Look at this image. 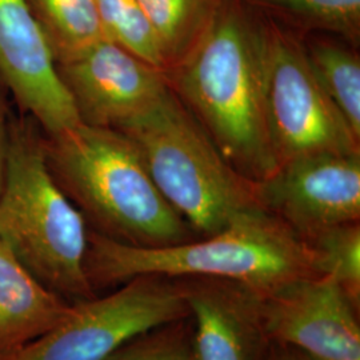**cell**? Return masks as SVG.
I'll return each mask as SVG.
<instances>
[{
  "label": "cell",
  "instance_id": "1",
  "mask_svg": "<svg viewBox=\"0 0 360 360\" xmlns=\"http://www.w3.org/2000/svg\"><path fill=\"white\" fill-rule=\"evenodd\" d=\"M267 23L239 0H221L202 38L167 72L169 87L251 181L278 169L266 120Z\"/></svg>",
  "mask_w": 360,
  "mask_h": 360
},
{
  "label": "cell",
  "instance_id": "2",
  "mask_svg": "<svg viewBox=\"0 0 360 360\" xmlns=\"http://www.w3.org/2000/svg\"><path fill=\"white\" fill-rule=\"evenodd\" d=\"M86 274L95 294L141 275H163L226 279L263 295L322 275L314 248L259 205L215 235L166 247L123 245L89 230Z\"/></svg>",
  "mask_w": 360,
  "mask_h": 360
},
{
  "label": "cell",
  "instance_id": "3",
  "mask_svg": "<svg viewBox=\"0 0 360 360\" xmlns=\"http://www.w3.org/2000/svg\"><path fill=\"white\" fill-rule=\"evenodd\" d=\"M43 150L52 178L90 231L147 248L193 240L191 227L159 193L138 148L120 131L79 123L43 134Z\"/></svg>",
  "mask_w": 360,
  "mask_h": 360
},
{
  "label": "cell",
  "instance_id": "4",
  "mask_svg": "<svg viewBox=\"0 0 360 360\" xmlns=\"http://www.w3.org/2000/svg\"><path fill=\"white\" fill-rule=\"evenodd\" d=\"M41 132L31 117L11 122L0 242L40 283L74 304L96 296L86 274L89 227L52 178Z\"/></svg>",
  "mask_w": 360,
  "mask_h": 360
},
{
  "label": "cell",
  "instance_id": "5",
  "mask_svg": "<svg viewBox=\"0 0 360 360\" xmlns=\"http://www.w3.org/2000/svg\"><path fill=\"white\" fill-rule=\"evenodd\" d=\"M116 131L135 144L159 193L202 238L259 205L255 181L223 158L172 89Z\"/></svg>",
  "mask_w": 360,
  "mask_h": 360
},
{
  "label": "cell",
  "instance_id": "6",
  "mask_svg": "<svg viewBox=\"0 0 360 360\" xmlns=\"http://www.w3.org/2000/svg\"><path fill=\"white\" fill-rule=\"evenodd\" d=\"M187 318L178 278L141 275L74 303L51 331L6 360H107L135 338Z\"/></svg>",
  "mask_w": 360,
  "mask_h": 360
},
{
  "label": "cell",
  "instance_id": "7",
  "mask_svg": "<svg viewBox=\"0 0 360 360\" xmlns=\"http://www.w3.org/2000/svg\"><path fill=\"white\" fill-rule=\"evenodd\" d=\"M266 120L278 168L299 158L360 153L359 139L323 90L304 44L267 23Z\"/></svg>",
  "mask_w": 360,
  "mask_h": 360
},
{
  "label": "cell",
  "instance_id": "8",
  "mask_svg": "<svg viewBox=\"0 0 360 360\" xmlns=\"http://www.w3.org/2000/svg\"><path fill=\"white\" fill-rule=\"evenodd\" d=\"M259 205L307 240L331 227L359 223L360 153L299 158L255 181Z\"/></svg>",
  "mask_w": 360,
  "mask_h": 360
},
{
  "label": "cell",
  "instance_id": "9",
  "mask_svg": "<svg viewBox=\"0 0 360 360\" xmlns=\"http://www.w3.org/2000/svg\"><path fill=\"white\" fill-rule=\"evenodd\" d=\"M56 71L80 123L92 127L119 129L171 89L166 71L105 39Z\"/></svg>",
  "mask_w": 360,
  "mask_h": 360
},
{
  "label": "cell",
  "instance_id": "10",
  "mask_svg": "<svg viewBox=\"0 0 360 360\" xmlns=\"http://www.w3.org/2000/svg\"><path fill=\"white\" fill-rule=\"evenodd\" d=\"M358 309L327 275L296 281L263 297L271 343L314 360H360Z\"/></svg>",
  "mask_w": 360,
  "mask_h": 360
},
{
  "label": "cell",
  "instance_id": "11",
  "mask_svg": "<svg viewBox=\"0 0 360 360\" xmlns=\"http://www.w3.org/2000/svg\"><path fill=\"white\" fill-rule=\"evenodd\" d=\"M0 82L46 135L80 123L26 0H0Z\"/></svg>",
  "mask_w": 360,
  "mask_h": 360
},
{
  "label": "cell",
  "instance_id": "12",
  "mask_svg": "<svg viewBox=\"0 0 360 360\" xmlns=\"http://www.w3.org/2000/svg\"><path fill=\"white\" fill-rule=\"evenodd\" d=\"M193 318L196 360H264L270 348L264 295L245 284L206 276L178 278Z\"/></svg>",
  "mask_w": 360,
  "mask_h": 360
},
{
  "label": "cell",
  "instance_id": "13",
  "mask_svg": "<svg viewBox=\"0 0 360 360\" xmlns=\"http://www.w3.org/2000/svg\"><path fill=\"white\" fill-rule=\"evenodd\" d=\"M71 306L35 279L0 242V360L51 331Z\"/></svg>",
  "mask_w": 360,
  "mask_h": 360
},
{
  "label": "cell",
  "instance_id": "14",
  "mask_svg": "<svg viewBox=\"0 0 360 360\" xmlns=\"http://www.w3.org/2000/svg\"><path fill=\"white\" fill-rule=\"evenodd\" d=\"M55 65L70 62L103 39L95 0H26Z\"/></svg>",
  "mask_w": 360,
  "mask_h": 360
},
{
  "label": "cell",
  "instance_id": "15",
  "mask_svg": "<svg viewBox=\"0 0 360 360\" xmlns=\"http://www.w3.org/2000/svg\"><path fill=\"white\" fill-rule=\"evenodd\" d=\"M163 52L167 71L202 38L221 0H139Z\"/></svg>",
  "mask_w": 360,
  "mask_h": 360
},
{
  "label": "cell",
  "instance_id": "16",
  "mask_svg": "<svg viewBox=\"0 0 360 360\" xmlns=\"http://www.w3.org/2000/svg\"><path fill=\"white\" fill-rule=\"evenodd\" d=\"M304 47L323 90L360 141L359 55L333 39H316Z\"/></svg>",
  "mask_w": 360,
  "mask_h": 360
},
{
  "label": "cell",
  "instance_id": "17",
  "mask_svg": "<svg viewBox=\"0 0 360 360\" xmlns=\"http://www.w3.org/2000/svg\"><path fill=\"white\" fill-rule=\"evenodd\" d=\"M300 28L318 30L359 43L360 0H245Z\"/></svg>",
  "mask_w": 360,
  "mask_h": 360
},
{
  "label": "cell",
  "instance_id": "18",
  "mask_svg": "<svg viewBox=\"0 0 360 360\" xmlns=\"http://www.w3.org/2000/svg\"><path fill=\"white\" fill-rule=\"evenodd\" d=\"M103 39L167 72V65L139 0H95Z\"/></svg>",
  "mask_w": 360,
  "mask_h": 360
},
{
  "label": "cell",
  "instance_id": "19",
  "mask_svg": "<svg viewBox=\"0 0 360 360\" xmlns=\"http://www.w3.org/2000/svg\"><path fill=\"white\" fill-rule=\"evenodd\" d=\"M318 257L322 275L331 276L349 299L360 304V226L348 223L319 232L306 240Z\"/></svg>",
  "mask_w": 360,
  "mask_h": 360
},
{
  "label": "cell",
  "instance_id": "20",
  "mask_svg": "<svg viewBox=\"0 0 360 360\" xmlns=\"http://www.w3.org/2000/svg\"><path fill=\"white\" fill-rule=\"evenodd\" d=\"M187 319L135 338L107 360H196Z\"/></svg>",
  "mask_w": 360,
  "mask_h": 360
},
{
  "label": "cell",
  "instance_id": "21",
  "mask_svg": "<svg viewBox=\"0 0 360 360\" xmlns=\"http://www.w3.org/2000/svg\"><path fill=\"white\" fill-rule=\"evenodd\" d=\"M10 136H11V119L8 116L7 104L4 96L0 91V193L4 183L6 174V163L10 148Z\"/></svg>",
  "mask_w": 360,
  "mask_h": 360
},
{
  "label": "cell",
  "instance_id": "22",
  "mask_svg": "<svg viewBox=\"0 0 360 360\" xmlns=\"http://www.w3.org/2000/svg\"><path fill=\"white\" fill-rule=\"evenodd\" d=\"M276 347L278 349L274 352L271 359L269 358L267 360H314L296 348L281 346V345H276Z\"/></svg>",
  "mask_w": 360,
  "mask_h": 360
}]
</instances>
